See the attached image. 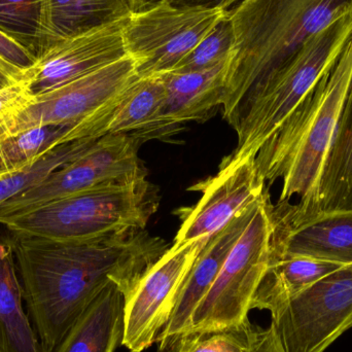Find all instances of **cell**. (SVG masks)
Instances as JSON below:
<instances>
[{"mask_svg": "<svg viewBox=\"0 0 352 352\" xmlns=\"http://www.w3.org/2000/svg\"><path fill=\"white\" fill-rule=\"evenodd\" d=\"M0 59L27 72L36 64L37 57L16 39L0 30Z\"/></svg>", "mask_w": 352, "mask_h": 352, "instance_id": "cell-29", "label": "cell"}, {"mask_svg": "<svg viewBox=\"0 0 352 352\" xmlns=\"http://www.w3.org/2000/svg\"><path fill=\"white\" fill-rule=\"evenodd\" d=\"M177 8H205V10H230L240 0H162Z\"/></svg>", "mask_w": 352, "mask_h": 352, "instance_id": "cell-31", "label": "cell"}, {"mask_svg": "<svg viewBox=\"0 0 352 352\" xmlns=\"http://www.w3.org/2000/svg\"><path fill=\"white\" fill-rule=\"evenodd\" d=\"M35 100L28 82H20L0 88V138L10 135L16 118Z\"/></svg>", "mask_w": 352, "mask_h": 352, "instance_id": "cell-28", "label": "cell"}, {"mask_svg": "<svg viewBox=\"0 0 352 352\" xmlns=\"http://www.w3.org/2000/svg\"><path fill=\"white\" fill-rule=\"evenodd\" d=\"M228 12L219 8H177L161 1L132 12L124 23L123 37L138 76L173 72Z\"/></svg>", "mask_w": 352, "mask_h": 352, "instance_id": "cell-7", "label": "cell"}, {"mask_svg": "<svg viewBox=\"0 0 352 352\" xmlns=\"http://www.w3.org/2000/svg\"><path fill=\"white\" fill-rule=\"evenodd\" d=\"M25 72L0 59V88L20 82L24 78Z\"/></svg>", "mask_w": 352, "mask_h": 352, "instance_id": "cell-32", "label": "cell"}, {"mask_svg": "<svg viewBox=\"0 0 352 352\" xmlns=\"http://www.w3.org/2000/svg\"><path fill=\"white\" fill-rule=\"evenodd\" d=\"M96 140H80L60 144L30 166L12 175L0 177V205L20 192L33 188L60 167L82 156Z\"/></svg>", "mask_w": 352, "mask_h": 352, "instance_id": "cell-24", "label": "cell"}, {"mask_svg": "<svg viewBox=\"0 0 352 352\" xmlns=\"http://www.w3.org/2000/svg\"><path fill=\"white\" fill-rule=\"evenodd\" d=\"M272 254L352 264V210L324 213L294 229L273 228Z\"/></svg>", "mask_w": 352, "mask_h": 352, "instance_id": "cell-17", "label": "cell"}, {"mask_svg": "<svg viewBox=\"0 0 352 352\" xmlns=\"http://www.w3.org/2000/svg\"><path fill=\"white\" fill-rule=\"evenodd\" d=\"M248 352H283L273 327L258 328L254 343Z\"/></svg>", "mask_w": 352, "mask_h": 352, "instance_id": "cell-30", "label": "cell"}, {"mask_svg": "<svg viewBox=\"0 0 352 352\" xmlns=\"http://www.w3.org/2000/svg\"><path fill=\"white\" fill-rule=\"evenodd\" d=\"M125 21L52 45L38 57L36 64L25 72L24 80L33 94L36 96L57 88L128 56L123 37Z\"/></svg>", "mask_w": 352, "mask_h": 352, "instance_id": "cell-14", "label": "cell"}, {"mask_svg": "<svg viewBox=\"0 0 352 352\" xmlns=\"http://www.w3.org/2000/svg\"><path fill=\"white\" fill-rule=\"evenodd\" d=\"M347 210H352V76L316 197L301 225L324 213Z\"/></svg>", "mask_w": 352, "mask_h": 352, "instance_id": "cell-19", "label": "cell"}, {"mask_svg": "<svg viewBox=\"0 0 352 352\" xmlns=\"http://www.w3.org/2000/svg\"><path fill=\"white\" fill-rule=\"evenodd\" d=\"M235 43L233 25L229 12L212 30L170 72H194L214 67L230 59Z\"/></svg>", "mask_w": 352, "mask_h": 352, "instance_id": "cell-27", "label": "cell"}, {"mask_svg": "<svg viewBox=\"0 0 352 352\" xmlns=\"http://www.w3.org/2000/svg\"><path fill=\"white\" fill-rule=\"evenodd\" d=\"M270 204L266 188L245 231L195 309L186 333L221 330L248 322L252 298L270 264L273 236Z\"/></svg>", "mask_w": 352, "mask_h": 352, "instance_id": "cell-6", "label": "cell"}, {"mask_svg": "<svg viewBox=\"0 0 352 352\" xmlns=\"http://www.w3.org/2000/svg\"><path fill=\"white\" fill-rule=\"evenodd\" d=\"M351 76L352 35L332 67L256 155L264 182L283 184L278 201L270 205L274 229H294L307 217Z\"/></svg>", "mask_w": 352, "mask_h": 352, "instance_id": "cell-2", "label": "cell"}, {"mask_svg": "<svg viewBox=\"0 0 352 352\" xmlns=\"http://www.w3.org/2000/svg\"><path fill=\"white\" fill-rule=\"evenodd\" d=\"M343 266L307 256H277L271 250L268 270L252 298L250 308L268 310L273 316L316 281Z\"/></svg>", "mask_w": 352, "mask_h": 352, "instance_id": "cell-21", "label": "cell"}, {"mask_svg": "<svg viewBox=\"0 0 352 352\" xmlns=\"http://www.w3.org/2000/svg\"><path fill=\"white\" fill-rule=\"evenodd\" d=\"M229 60L201 72L161 74L165 87L161 117L166 129L176 134L182 124L204 121L223 107Z\"/></svg>", "mask_w": 352, "mask_h": 352, "instance_id": "cell-16", "label": "cell"}, {"mask_svg": "<svg viewBox=\"0 0 352 352\" xmlns=\"http://www.w3.org/2000/svg\"><path fill=\"white\" fill-rule=\"evenodd\" d=\"M124 335V294L111 283L74 322L55 352H115Z\"/></svg>", "mask_w": 352, "mask_h": 352, "instance_id": "cell-20", "label": "cell"}, {"mask_svg": "<svg viewBox=\"0 0 352 352\" xmlns=\"http://www.w3.org/2000/svg\"><path fill=\"white\" fill-rule=\"evenodd\" d=\"M41 0H0V30L32 52L41 53Z\"/></svg>", "mask_w": 352, "mask_h": 352, "instance_id": "cell-26", "label": "cell"}, {"mask_svg": "<svg viewBox=\"0 0 352 352\" xmlns=\"http://www.w3.org/2000/svg\"><path fill=\"white\" fill-rule=\"evenodd\" d=\"M352 35V12L310 37L287 63L240 107L232 158L256 157L338 59Z\"/></svg>", "mask_w": 352, "mask_h": 352, "instance_id": "cell-5", "label": "cell"}, {"mask_svg": "<svg viewBox=\"0 0 352 352\" xmlns=\"http://www.w3.org/2000/svg\"><path fill=\"white\" fill-rule=\"evenodd\" d=\"M258 327L250 320L239 326L180 335L163 352H248Z\"/></svg>", "mask_w": 352, "mask_h": 352, "instance_id": "cell-25", "label": "cell"}, {"mask_svg": "<svg viewBox=\"0 0 352 352\" xmlns=\"http://www.w3.org/2000/svg\"><path fill=\"white\" fill-rule=\"evenodd\" d=\"M140 78L129 56L35 96L10 134L36 126L69 125L92 116Z\"/></svg>", "mask_w": 352, "mask_h": 352, "instance_id": "cell-12", "label": "cell"}, {"mask_svg": "<svg viewBox=\"0 0 352 352\" xmlns=\"http://www.w3.org/2000/svg\"><path fill=\"white\" fill-rule=\"evenodd\" d=\"M76 124L36 126L0 138V177L30 166L65 140Z\"/></svg>", "mask_w": 352, "mask_h": 352, "instance_id": "cell-23", "label": "cell"}, {"mask_svg": "<svg viewBox=\"0 0 352 352\" xmlns=\"http://www.w3.org/2000/svg\"><path fill=\"white\" fill-rule=\"evenodd\" d=\"M271 318L283 352H324L352 328V264L322 277Z\"/></svg>", "mask_w": 352, "mask_h": 352, "instance_id": "cell-9", "label": "cell"}, {"mask_svg": "<svg viewBox=\"0 0 352 352\" xmlns=\"http://www.w3.org/2000/svg\"><path fill=\"white\" fill-rule=\"evenodd\" d=\"M24 300L43 346L55 352L74 322L111 283L124 297L170 246L146 229L89 239L12 233Z\"/></svg>", "mask_w": 352, "mask_h": 352, "instance_id": "cell-1", "label": "cell"}, {"mask_svg": "<svg viewBox=\"0 0 352 352\" xmlns=\"http://www.w3.org/2000/svg\"><path fill=\"white\" fill-rule=\"evenodd\" d=\"M23 300L12 242L0 236V352H50L25 312Z\"/></svg>", "mask_w": 352, "mask_h": 352, "instance_id": "cell-22", "label": "cell"}, {"mask_svg": "<svg viewBox=\"0 0 352 352\" xmlns=\"http://www.w3.org/2000/svg\"><path fill=\"white\" fill-rule=\"evenodd\" d=\"M161 1L162 0H130V4H131L133 12H140V10H146V8H151Z\"/></svg>", "mask_w": 352, "mask_h": 352, "instance_id": "cell-33", "label": "cell"}, {"mask_svg": "<svg viewBox=\"0 0 352 352\" xmlns=\"http://www.w3.org/2000/svg\"><path fill=\"white\" fill-rule=\"evenodd\" d=\"M352 12V0H240L229 10L235 43L226 74L223 118L244 102L316 33Z\"/></svg>", "mask_w": 352, "mask_h": 352, "instance_id": "cell-3", "label": "cell"}, {"mask_svg": "<svg viewBox=\"0 0 352 352\" xmlns=\"http://www.w3.org/2000/svg\"><path fill=\"white\" fill-rule=\"evenodd\" d=\"M130 0H41V53L76 35L129 18Z\"/></svg>", "mask_w": 352, "mask_h": 352, "instance_id": "cell-18", "label": "cell"}, {"mask_svg": "<svg viewBox=\"0 0 352 352\" xmlns=\"http://www.w3.org/2000/svg\"><path fill=\"white\" fill-rule=\"evenodd\" d=\"M258 199L205 240L180 287L170 318L159 335L157 343L160 344L161 351H164L173 339L188 330L195 309L208 293L226 258L250 223Z\"/></svg>", "mask_w": 352, "mask_h": 352, "instance_id": "cell-15", "label": "cell"}, {"mask_svg": "<svg viewBox=\"0 0 352 352\" xmlns=\"http://www.w3.org/2000/svg\"><path fill=\"white\" fill-rule=\"evenodd\" d=\"M164 99L162 76L138 78L102 109L76 123L65 142L126 134L140 144L173 136L162 123Z\"/></svg>", "mask_w": 352, "mask_h": 352, "instance_id": "cell-13", "label": "cell"}, {"mask_svg": "<svg viewBox=\"0 0 352 352\" xmlns=\"http://www.w3.org/2000/svg\"><path fill=\"white\" fill-rule=\"evenodd\" d=\"M138 146L140 142L126 134L102 136L82 156L0 205V223L8 217L76 192L146 177V168L138 157Z\"/></svg>", "mask_w": 352, "mask_h": 352, "instance_id": "cell-8", "label": "cell"}, {"mask_svg": "<svg viewBox=\"0 0 352 352\" xmlns=\"http://www.w3.org/2000/svg\"><path fill=\"white\" fill-rule=\"evenodd\" d=\"M160 204L148 178L105 184L41 205L2 221L12 233L50 239H89L146 229Z\"/></svg>", "mask_w": 352, "mask_h": 352, "instance_id": "cell-4", "label": "cell"}, {"mask_svg": "<svg viewBox=\"0 0 352 352\" xmlns=\"http://www.w3.org/2000/svg\"><path fill=\"white\" fill-rule=\"evenodd\" d=\"M266 188L256 157H226L217 175L190 188L202 192L200 200L192 206L176 210L182 223L175 243L208 238L260 198Z\"/></svg>", "mask_w": 352, "mask_h": 352, "instance_id": "cell-11", "label": "cell"}, {"mask_svg": "<svg viewBox=\"0 0 352 352\" xmlns=\"http://www.w3.org/2000/svg\"><path fill=\"white\" fill-rule=\"evenodd\" d=\"M205 239L173 243L124 297L122 345L142 352L156 344L175 308L176 298Z\"/></svg>", "mask_w": 352, "mask_h": 352, "instance_id": "cell-10", "label": "cell"}]
</instances>
